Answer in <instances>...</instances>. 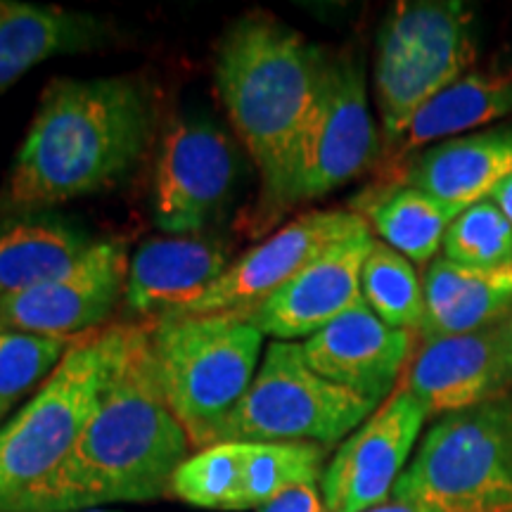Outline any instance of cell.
Masks as SVG:
<instances>
[{"mask_svg":"<svg viewBox=\"0 0 512 512\" xmlns=\"http://www.w3.org/2000/svg\"><path fill=\"white\" fill-rule=\"evenodd\" d=\"M190 439L164 399L150 323H119L110 373L69 456L10 512H79L155 501L188 458Z\"/></svg>","mask_w":512,"mask_h":512,"instance_id":"6da1fadb","label":"cell"},{"mask_svg":"<svg viewBox=\"0 0 512 512\" xmlns=\"http://www.w3.org/2000/svg\"><path fill=\"white\" fill-rule=\"evenodd\" d=\"M155 124V95L138 76L48 83L0 188V214L50 211L114 188L143 159Z\"/></svg>","mask_w":512,"mask_h":512,"instance_id":"7a4b0ae2","label":"cell"},{"mask_svg":"<svg viewBox=\"0 0 512 512\" xmlns=\"http://www.w3.org/2000/svg\"><path fill=\"white\" fill-rule=\"evenodd\" d=\"M320 64L323 48L266 12H249L230 24L216 48V91L261 176L252 219L259 233L294 207Z\"/></svg>","mask_w":512,"mask_h":512,"instance_id":"3957f363","label":"cell"},{"mask_svg":"<svg viewBox=\"0 0 512 512\" xmlns=\"http://www.w3.org/2000/svg\"><path fill=\"white\" fill-rule=\"evenodd\" d=\"M157 377L171 413L197 451L221 444L230 413L259 373L264 335L247 316L150 318Z\"/></svg>","mask_w":512,"mask_h":512,"instance_id":"277c9868","label":"cell"},{"mask_svg":"<svg viewBox=\"0 0 512 512\" xmlns=\"http://www.w3.org/2000/svg\"><path fill=\"white\" fill-rule=\"evenodd\" d=\"M392 498L437 512H512V392L434 422Z\"/></svg>","mask_w":512,"mask_h":512,"instance_id":"5b68a950","label":"cell"},{"mask_svg":"<svg viewBox=\"0 0 512 512\" xmlns=\"http://www.w3.org/2000/svg\"><path fill=\"white\" fill-rule=\"evenodd\" d=\"M117 332L114 323L76 339L34 399L0 427V512H10L69 456L110 373Z\"/></svg>","mask_w":512,"mask_h":512,"instance_id":"8992f818","label":"cell"},{"mask_svg":"<svg viewBox=\"0 0 512 512\" xmlns=\"http://www.w3.org/2000/svg\"><path fill=\"white\" fill-rule=\"evenodd\" d=\"M472 12L453 0H411L389 10L377 34L375 98L382 152L396 145L415 114L475 62Z\"/></svg>","mask_w":512,"mask_h":512,"instance_id":"52a82bcc","label":"cell"},{"mask_svg":"<svg viewBox=\"0 0 512 512\" xmlns=\"http://www.w3.org/2000/svg\"><path fill=\"white\" fill-rule=\"evenodd\" d=\"M375 408V401L313 373L297 342H271L252 387L230 413L221 441L330 446L356 432Z\"/></svg>","mask_w":512,"mask_h":512,"instance_id":"ba28073f","label":"cell"},{"mask_svg":"<svg viewBox=\"0 0 512 512\" xmlns=\"http://www.w3.org/2000/svg\"><path fill=\"white\" fill-rule=\"evenodd\" d=\"M382 138L370 112L363 60L354 50L325 53L318 93L299 150L294 204L330 195L373 169Z\"/></svg>","mask_w":512,"mask_h":512,"instance_id":"9c48e42d","label":"cell"},{"mask_svg":"<svg viewBox=\"0 0 512 512\" xmlns=\"http://www.w3.org/2000/svg\"><path fill=\"white\" fill-rule=\"evenodd\" d=\"M370 228L361 214L351 209H313L275 230L271 238L249 249L233 261L214 285L200 297L178 306L164 316H207L235 313L252 316L290 283L306 266L320 259L330 247ZM162 318V316H159Z\"/></svg>","mask_w":512,"mask_h":512,"instance_id":"30bf717a","label":"cell"},{"mask_svg":"<svg viewBox=\"0 0 512 512\" xmlns=\"http://www.w3.org/2000/svg\"><path fill=\"white\" fill-rule=\"evenodd\" d=\"M238 183L233 140L202 117L171 121L159 145L152 190L157 228L195 235L223 209Z\"/></svg>","mask_w":512,"mask_h":512,"instance_id":"8fae6325","label":"cell"},{"mask_svg":"<svg viewBox=\"0 0 512 512\" xmlns=\"http://www.w3.org/2000/svg\"><path fill=\"white\" fill-rule=\"evenodd\" d=\"M128 259L119 242L102 240L60 278L0 294V332L76 339L100 330L124 299Z\"/></svg>","mask_w":512,"mask_h":512,"instance_id":"7c38bea8","label":"cell"},{"mask_svg":"<svg viewBox=\"0 0 512 512\" xmlns=\"http://www.w3.org/2000/svg\"><path fill=\"white\" fill-rule=\"evenodd\" d=\"M430 415L418 399L399 392L351 432L320 477L328 512H366L387 503L408 467L415 441Z\"/></svg>","mask_w":512,"mask_h":512,"instance_id":"4fadbf2b","label":"cell"},{"mask_svg":"<svg viewBox=\"0 0 512 512\" xmlns=\"http://www.w3.org/2000/svg\"><path fill=\"white\" fill-rule=\"evenodd\" d=\"M512 347L505 320L489 328L425 342L403 377V392L418 399L427 415L467 411L508 394Z\"/></svg>","mask_w":512,"mask_h":512,"instance_id":"5bb4252c","label":"cell"},{"mask_svg":"<svg viewBox=\"0 0 512 512\" xmlns=\"http://www.w3.org/2000/svg\"><path fill=\"white\" fill-rule=\"evenodd\" d=\"M373 242V230L366 228L330 247L320 259L280 287L249 320L261 330V335L273 337V342H304L328 328L339 316L366 304L361 292V273Z\"/></svg>","mask_w":512,"mask_h":512,"instance_id":"9a60e30c","label":"cell"},{"mask_svg":"<svg viewBox=\"0 0 512 512\" xmlns=\"http://www.w3.org/2000/svg\"><path fill=\"white\" fill-rule=\"evenodd\" d=\"M302 356L313 373L380 403L392 396L411 358V332L389 328L366 304L304 339Z\"/></svg>","mask_w":512,"mask_h":512,"instance_id":"2e32d148","label":"cell"},{"mask_svg":"<svg viewBox=\"0 0 512 512\" xmlns=\"http://www.w3.org/2000/svg\"><path fill=\"white\" fill-rule=\"evenodd\" d=\"M230 264L228 245L202 235L145 240L128 264L126 309L143 320L176 311L214 285Z\"/></svg>","mask_w":512,"mask_h":512,"instance_id":"e0dca14e","label":"cell"},{"mask_svg":"<svg viewBox=\"0 0 512 512\" xmlns=\"http://www.w3.org/2000/svg\"><path fill=\"white\" fill-rule=\"evenodd\" d=\"M508 114H512V72H467L434 95L415 114L396 145L382 152L377 162L382 169L380 185L399 181L420 147L460 138V133L494 124Z\"/></svg>","mask_w":512,"mask_h":512,"instance_id":"ac0fdd59","label":"cell"},{"mask_svg":"<svg viewBox=\"0 0 512 512\" xmlns=\"http://www.w3.org/2000/svg\"><path fill=\"white\" fill-rule=\"evenodd\" d=\"M512 176V131H486L427 147L396 183L413 185L460 211L491 200Z\"/></svg>","mask_w":512,"mask_h":512,"instance_id":"d6986e66","label":"cell"},{"mask_svg":"<svg viewBox=\"0 0 512 512\" xmlns=\"http://www.w3.org/2000/svg\"><path fill=\"white\" fill-rule=\"evenodd\" d=\"M107 36L110 27L88 12L0 0V98L41 62L95 50Z\"/></svg>","mask_w":512,"mask_h":512,"instance_id":"ffe728a7","label":"cell"},{"mask_svg":"<svg viewBox=\"0 0 512 512\" xmlns=\"http://www.w3.org/2000/svg\"><path fill=\"white\" fill-rule=\"evenodd\" d=\"M425 342L477 332L512 311V266L472 268L437 256L422 278Z\"/></svg>","mask_w":512,"mask_h":512,"instance_id":"44dd1931","label":"cell"},{"mask_svg":"<svg viewBox=\"0 0 512 512\" xmlns=\"http://www.w3.org/2000/svg\"><path fill=\"white\" fill-rule=\"evenodd\" d=\"M91 247L86 230L53 211L0 214V294L60 278Z\"/></svg>","mask_w":512,"mask_h":512,"instance_id":"7402d4cb","label":"cell"},{"mask_svg":"<svg viewBox=\"0 0 512 512\" xmlns=\"http://www.w3.org/2000/svg\"><path fill=\"white\" fill-rule=\"evenodd\" d=\"M351 211L375 228L384 245L420 266L437 259L448 228L460 214V209L406 183L373 185L356 197Z\"/></svg>","mask_w":512,"mask_h":512,"instance_id":"603a6c76","label":"cell"},{"mask_svg":"<svg viewBox=\"0 0 512 512\" xmlns=\"http://www.w3.org/2000/svg\"><path fill=\"white\" fill-rule=\"evenodd\" d=\"M240 510L264 508L285 491L323 477L325 446L309 441H242Z\"/></svg>","mask_w":512,"mask_h":512,"instance_id":"cb8c5ba5","label":"cell"},{"mask_svg":"<svg viewBox=\"0 0 512 512\" xmlns=\"http://www.w3.org/2000/svg\"><path fill=\"white\" fill-rule=\"evenodd\" d=\"M361 292L368 309L389 328L420 330L425 320V292L420 275L406 256L377 238L363 264Z\"/></svg>","mask_w":512,"mask_h":512,"instance_id":"d4e9b609","label":"cell"},{"mask_svg":"<svg viewBox=\"0 0 512 512\" xmlns=\"http://www.w3.org/2000/svg\"><path fill=\"white\" fill-rule=\"evenodd\" d=\"M242 441H221L188 456L171 477L169 491L178 501L202 510H240Z\"/></svg>","mask_w":512,"mask_h":512,"instance_id":"484cf974","label":"cell"},{"mask_svg":"<svg viewBox=\"0 0 512 512\" xmlns=\"http://www.w3.org/2000/svg\"><path fill=\"white\" fill-rule=\"evenodd\" d=\"M441 247L448 261L463 266H512V228L494 200H484L460 211Z\"/></svg>","mask_w":512,"mask_h":512,"instance_id":"4316f807","label":"cell"},{"mask_svg":"<svg viewBox=\"0 0 512 512\" xmlns=\"http://www.w3.org/2000/svg\"><path fill=\"white\" fill-rule=\"evenodd\" d=\"M76 339L0 332V403L12 408L46 382Z\"/></svg>","mask_w":512,"mask_h":512,"instance_id":"83f0119b","label":"cell"},{"mask_svg":"<svg viewBox=\"0 0 512 512\" xmlns=\"http://www.w3.org/2000/svg\"><path fill=\"white\" fill-rule=\"evenodd\" d=\"M259 512H328L323 505V496L316 489V484L297 486V489L285 491L271 503L264 505Z\"/></svg>","mask_w":512,"mask_h":512,"instance_id":"f1b7e54d","label":"cell"},{"mask_svg":"<svg viewBox=\"0 0 512 512\" xmlns=\"http://www.w3.org/2000/svg\"><path fill=\"white\" fill-rule=\"evenodd\" d=\"M498 204V209L503 211V216L508 219L510 228H512V176L505 178L501 183V188L494 192V197H491Z\"/></svg>","mask_w":512,"mask_h":512,"instance_id":"f546056e","label":"cell"},{"mask_svg":"<svg viewBox=\"0 0 512 512\" xmlns=\"http://www.w3.org/2000/svg\"><path fill=\"white\" fill-rule=\"evenodd\" d=\"M366 512H437V510H430L427 505H420V503H411V501H392L377 505V508H370Z\"/></svg>","mask_w":512,"mask_h":512,"instance_id":"4dcf8cb0","label":"cell"},{"mask_svg":"<svg viewBox=\"0 0 512 512\" xmlns=\"http://www.w3.org/2000/svg\"><path fill=\"white\" fill-rule=\"evenodd\" d=\"M503 320H505V330H508V337H510V347H512V311H510L508 316H505Z\"/></svg>","mask_w":512,"mask_h":512,"instance_id":"1f68e13d","label":"cell"},{"mask_svg":"<svg viewBox=\"0 0 512 512\" xmlns=\"http://www.w3.org/2000/svg\"><path fill=\"white\" fill-rule=\"evenodd\" d=\"M8 411H10V406L0 403V422H3V418H5V415H8Z\"/></svg>","mask_w":512,"mask_h":512,"instance_id":"d6a6232c","label":"cell"},{"mask_svg":"<svg viewBox=\"0 0 512 512\" xmlns=\"http://www.w3.org/2000/svg\"><path fill=\"white\" fill-rule=\"evenodd\" d=\"M79 512H112V510H79Z\"/></svg>","mask_w":512,"mask_h":512,"instance_id":"836d02e7","label":"cell"}]
</instances>
